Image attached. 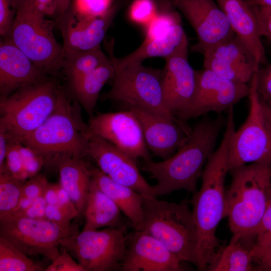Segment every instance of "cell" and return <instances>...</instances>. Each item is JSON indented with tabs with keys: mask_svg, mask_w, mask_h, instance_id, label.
<instances>
[{
	"mask_svg": "<svg viewBox=\"0 0 271 271\" xmlns=\"http://www.w3.org/2000/svg\"><path fill=\"white\" fill-rule=\"evenodd\" d=\"M235 130L234 114H227L221 142L209 158L201 175L199 190L189 203L198 232V269L206 270L220 248L216 236L217 226L225 217V181L229 172L227 161L231 138Z\"/></svg>",
	"mask_w": 271,
	"mask_h": 271,
	"instance_id": "1",
	"label": "cell"
},
{
	"mask_svg": "<svg viewBox=\"0 0 271 271\" xmlns=\"http://www.w3.org/2000/svg\"><path fill=\"white\" fill-rule=\"evenodd\" d=\"M226 121L219 116L214 119L205 116L172 156L160 162L144 161L141 169L157 180L153 186L156 196L181 189L193 194L198 191V181Z\"/></svg>",
	"mask_w": 271,
	"mask_h": 271,
	"instance_id": "2",
	"label": "cell"
},
{
	"mask_svg": "<svg viewBox=\"0 0 271 271\" xmlns=\"http://www.w3.org/2000/svg\"><path fill=\"white\" fill-rule=\"evenodd\" d=\"M225 191V217L231 238L251 249L265 210L271 186V163H252L229 171Z\"/></svg>",
	"mask_w": 271,
	"mask_h": 271,
	"instance_id": "3",
	"label": "cell"
},
{
	"mask_svg": "<svg viewBox=\"0 0 271 271\" xmlns=\"http://www.w3.org/2000/svg\"><path fill=\"white\" fill-rule=\"evenodd\" d=\"M79 105L76 101L72 103L59 89L52 112L21 144L43 156L45 164L53 166L66 157H86L89 129L83 120Z\"/></svg>",
	"mask_w": 271,
	"mask_h": 271,
	"instance_id": "4",
	"label": "cell"
},
{
	"mask_svg": "<svg viewBox=\"0 0 271 271\" xmlns=\"http://www.w3.org/2000/svg\"><path fill=\"white\" fill-rule=\"evenodd\" d=\"M15 18L6 37L45 75L61 74L63 46L54 36L55 22L46 18L34 0H15Z\"/></svg>",
	"mask_w": 271,
	"mask_h": 271,
	"instance_id": "5",
	"label": "cell"
},
{
	"mask_svg": "<svg viewBox=\"0 0 271 271\" xmlns=\"http://www.w3.org/2000/svg\"><path fill=\"white\" fill-rule=\"evenodd\" d=\"M143 196L141 230L161 242L181 261L189 262L198 268L197 229L188 204Z\"/></svg>",
	"mask_w": 271,
	"mask_h": 271,
	"instance_id": "6",
	"label": "cell"
},
{
	"mask_svg": "<svg viewBox=\"0 0 271 271\" xmlns=\"http://www.w3.org/2000/svg\"><path fill=\"white\" fill-rule=\"evenodd\" d=\"M58 89L49 79L0 99V131L9 142L22 143L47 119L56 106Z\"/></svg>",
	"mask_w": 271,
	"mask_h": 271,
	"instance_id": "7",
	"label": "cell"
},
{
	"mask_svg": "<svg viewBox=\"0 0 271 271\" xmlns=\"http://www.w3.org/2000/svg\"><path fill=\"white\" fill-rule=\"evenodd\" d=\"M112 62L114 73L112 87L104 95L106 99L121 103L128 109L137 108L166 117H176L166 103L162 71L142 63L119 66Z\"/></svg>",
	"mask_w": 271,
	"mask_h": 271,
	"instance_id": "8",
	"label": "cell"
},
{
	"mask_svg": "<svg viewBox=\"0 0 271 271\" xmlns=\"http://www.w3.org/2000/svg\"><path fill=\"white\" fill-rule=\"evenodd\" d=\"M126 226L120 228L78 231L61 240L85 271L121 269L124 259L127 235Z\"/></svg>",
	"mask_w": 271,
	"mask_h": 271,
	"instance_id": "9",
	"label": "cell"
},
{
	"mask_svg": "<svg viewBox=\"0 0 271 271\" xmlns=\"http://www.w3.org/2000/svg\"><path fill=\"white\" fill-rule=\"evenodd\" d=\"M64 229L47 219H32L13 214L0 217V237L28 256L54 260L60 253L61 240L77 232Z\"/></svg>",
	"mask_w": 271,
	"mask_h": 271,
	"instance_id": "10",
	"label": "cell"
},
{
	"mask_svg": "<svg viewBox=\"0 0 271 271\" xmlns=\"http://www.w3.org/2000/svg\"><path fill=\"white\" fill-rule=\"evenodd\" d=\"M256 72L249 84L247 117L242 125L235 130L231 138L227 161L229 172L244 164L271 163V133L266 125L256 90Z\"/></svg>",
	"mask_w": 271,
	"mask_h": 271,
	"instance_id": "11",
	"label": "cell"
},
{
	"mask_svg": "<svg viewBox=\"0 0 271 271\" xmlns=\"http://www.w3.org/2000/svg\"><path fill=\"white\" fill-rule=\"evenodd\" d=\"M196 89L191 100L175 115L183 122L209 112L220 114L249 93V85L226 80L204 68L196 70Z\"/></svg>",
	"mask_w": 271,
	"mask_h": 271,
	"instance_id": "12",
	"label": "cell"
},
{
	"mask_svg": "<svg viewBox=\"0 0 271 271\" xmlns=\"http://www.w3.org/2000/svg\"><path fill=\"white\" fill-rule=\"evenodd\" d=\"M87 124L91 132L134 159H151L142 126L131 110L98 112Z\"/></svg>",
	"mask_w": 271,
	"mask_h": 271,
	"instance_id": "13",
	"label": "cell"
},
{
	"mask_svg": "<svg viewBox=\"0 0 271 271\" xmlns=\"http://www.w3.org/2000/svg\"><path fill=\"white\" fill-rule=\"evenodd\" d=\"M87 156L90 157L96 167L113 181L129 187L143 196L157 197L153 186L140 173L137 160L90 130Z\"/></svg>",
	"mask_w": 271,
	"mask_h": 271,
	"instance_id": "14",
	"label": "cell"
},
{
	"mask_svg": "<svg viewBox=\"0 0 271 271\" xmlns=\"http://www.w3.org/2000/svg\"><path fill=\"white\" fill-rule=\"evenodd\" d=\"M188 20L197 37L193 50L203 54L234 33L214 0H171Z\"/></svg>",
	"mask_w": 271,
	"mask_h": 271,
	"instance_id": "15",
	"label": "cell"
},
{
	"mask_svg": "<svg viewBox=\"0 0 271 271\" xmlns=\"http://www.w3.org/2000/svg\"><path fill=\"white\" fill-rule=\"evenodd\" d=\"M118 10L113 5L105 14L95 17L77 15L69 8L58 16L56 25L63 40V53L84 51L100 46Z\"/></svg>",
	"mask_w": 271,
	"mask_h": 271,
	"instance_id": "16",
	"label": "cell"
},
{
	"mask_svg": "<svg viewBox=\"0 0 271 271\" xmlns=\"http://www.w3.org/2000/svg\"><path fill=\"white\" fill-rule=\"evenodd\" d=\"M181 261L161 242L144 231L127 235L122 271H181Z\"/></svg>",
	"mask_w": 271,
	"mask_h": 271,
	"instance_id": "17",
	"label": "cell"
},
{
	"mask_svg": "<svg viewBox=\"0 0 271 271\" xmlns=\"http://www.w3.org/2000/svg\"><path fill=\"white\" fill-rule=\"evenodd\" d=\"M188 48L186 44L165 58L162 73L166 103L174 115L188 105L196 89V70L189 62Z\"/></svg>",
	"mask_w": 271,
	"mask_h": 271,
	"instance_id": "18",
	"label": "cell"
},
{
	"mask_svg": "<svg viewBox=\"0 0 271 271\" xmlns=\"http://www.w3.org/2000/svg\"><path fill=\"white\" fill-rule=\"evenodd\" d=\"M138 118L147 147L154 155L165 160L185 142L191 128L176 117H166L130 108Z\"/></svg>",
	"mask_w": 271,
	"mask_h": 271,
	"instance_id": "19",
	"label": "cell"
},
{
	"mask_svg": "<svg viewBox=\"0 0 271 271\" xmlns=\"http://www.w3.org/2000/svg\"><path fill=\"white\" fill-rule=\"evenodd\" d=\"M50 79L10 39L0 43V99Z\"/></svg>",
	"mask_w": 271,
	"mask_h": 271,
	"instance_id": "20",
	"label": "cell"
},
{
	"mask_svg": "<svg viewBox=\"0 0 271 271\" xmlns=\"http://www.w3.org/2000/svg\"><path fill=\"white\" fill-rule=\"evenodd\" d=\"M234 33L254 57L256 63L267 64L257 18L252 7L245 0H216Z\"/></svg>",
	"mask_w": 271,
	"mask_h": 271,
	"instance_id": "21",
	"label": "cell"
},
{
	"mask_svg": "<svg viewBox=\"0 0 271 271\" xmlns=\"http://www.w3.org/2000/svg\"><path fill=\"white\" fill-rule=\"evenodd\" d=\"M188 40L181 23L174 27L166 35L152 40H144L133 52L121 58H116L113 52V41L105 42V48L111 61L119 66L142 63L146 59L162 57L166 58L177 51Z\"/></svg>",
	"mask_w": 271,
	"mask_h": 271,
	"instance_id": "22",
	"label": "cell"
},
{
	"mask_svg": "<svg viewBox=\"0 0 271 271\" xmlns=\"http://www.w3.org/2000/svg\"><path fill=\"white\" fill-rule=\"evenodd\" d=\"M91 178L119 207L134 230H141L143 224L144 196L133 189L109 178L97 167L87 163Z\"/></svg>",
	"mask_w": 271,
	"mask_h": 271,
	"instance_id": "23",
	"label": "cell"
},
{
	"mask_svg": "<svg viewBox=\"0 0 271 271\" xmlns=\"http://www.w3.org/2000/svg\"><path fill=\"white\" fill-rule=\"evenodd\" d=\"M121 210L117 205L97 185L91 178L83 211L86 230L101 228H120L123 222Z\"/></svg>",
	"mask_w": 271,
	"mask_h": 271,
	"instance_id": "24",
	"label": "cell"
},
{
	"mask_svg": "<svg viewBox=\"0 0 271 271\" xmlns=\"http://www.w3.org/2000/svg\"><path fill=\"white\" fill-rule=\"evenodd\" d=\"M55 166L60 176V184L67 192L79 214L83 213L91 179L87 163L83 158L66 157Z\"/></svg>",
	"mask_w": 271,
	"mask_h": 271,
	"instance_id": "25",
	"label": "cell"
},
{
	"mask_svg": "<svg viewBox=\"0 0 271 271\" xmlns=\"http://www.w3.org/2000/svg\"><path fill=\"white\" fill-rule=\"evenodd\" d=\"M114 73V66L109 58L106 62L70 84L76 101L85 110L89 117L94 114L102 88L112 79Z\"/></svg>",
	"mask_w": 271,
	"mask_h": 271,
	"instance_id": "26",
	"label": "cell"
},
{
	"mask_svg": "<svg viewBox=\"0 0 271 271\" xmlns=\"http://www.w3.org/2000/svg\"><path fill=\"white\" fill-rule=\"evenodd\" d=\"M109 59L100 46L87 51L64 52L61 74L71 84Z\"/></svg>",
	"mask_w": 271,
	"mask_h": 271,
	"instance_id": "27",
	"label": "cell"
},
{
	"mask_svg": "<svg viewBox=\"0 0 271 271\" xmlns=\"http://www.w3.org/2000/svg\"><path fill=\"white\" fill-rule=\"evenodd\" d=\"M206 270L211 271L255 270L251 249L231 238L229 244L219 249L213 261Z\"/></svg>",
	"mask_w": 271,
	"mask_h": 271,
	"instance_id": "28",
	"label": "cell"
},
{
	"mask_svg": "<svg viewBox=\"0 0 271 271\" xmlns=\"http://www.w3.org/2000/svg\"><path fill=\"white\" fill-rule=\"evenodd\" d=\"M203 56L204 68L211 70L223 78L235 83L247 84L259 69L251 64L230 62L209 56Z\"/></svg>",
	"mask_w": 271,
	"mask_h": 271,
	"instance_id": "29",
	"label": "cell"
},
{
	"mask_svg": "<svg viewBox=\"0 0 271 271\" xmlns=\"http://www.w3.org/2000/svg\"><path fill=\"white\" fill-rule=\"evenodd\" d=\"M203 54L225 61L251 64L259 68L254 57L235 34Z\"/></svg>",
	"mask_w": 271,
	"mask_h": 271,
	"instance_id": "30",
	"label": "cell"
},
{
	"mask_svg": "<svg viewBox=\"0 0 271 271\" xmlns=\"http://www.w3.org/2000/svg\"><path fill=\"white\" fill-rule=\"evenodd\" d=\"M41 264L0 237V271L45 270Z\"/></svg>",
	"mask_w": 271,
	"mask_h": 271,
	"instance_id": "31",
	"label": "cell"
},
{
	"mask_svg": "<svg viewBox=\"0 0 271 271\" xmlns=\"http://www.w3.org/2000/svg\"><path fill=\"white\" fill-rule=\"evenodd\" d=\"M26 181L14 177L8 170L0 173V217L14 211Z\"/></svg>",
	"mask_w": 271,
	"mask_h": 271,
	"instance_id": "32",
	"label": "cell"
},
{
	"mask_svg": "<svg viewBox=\"0 0 271 271\" xmlns=\"http://www.w3.org/2000/svg\"><path fill=\"white\" fill-rule=\"evenodd\" d=\"M181 23L180 15L176 11L158 13L147 26L145 40H152L167 35L176 25Z\"/></svg>",
	"mask_w": 271,
	"mask_h": 271,
	"instance_id": "33",
	"label": "cell"
},
{
	"mask_svg": "<svg viewBox=\"0 0 271 271\" xmlns=\"http://www.w3.org/2000/svg\"><path fill=\"white\" fill-rule=\"evenodd\" d=\"M112 0H72L69 8L75 14L86 17L103 15L112 6Z\"/></svg>",
	"mask_w": 271,
	"mask_h": 271,
	"instance_id": "34",
	"label": "cell"
},
{
	"mask_svg": "<svg viewBox=\"0 0 271 271\" xmlns=\"http://www.w3.org/2000/svg\"><path fill=\"white\" fill-rule=\"evenodd\" d=\"M158 14L153 0H134L129 10V17L134 23L147 26Z\"/></svg>",
	"mask_w": 271,
	"mask_h": 271,
	"instance_id": "35",
	"label": "cell"
},
{
	"mask_svg": "<svg viewBox=\"0 0 271 271\" xmlns=\"http://www.w3.org/2000/svg\"><path fill=\"white\" fill-rule=\"evenodd\" d=\"M19 144L9 142L6 157V167L9 172L14 177L27 180L22 157L19 149Z\"/></svg>",
	"mask_w": 271,
	"mask_h": 271,
	"instance_id": "36",
	"label": "cell"
},
{
	"mask_svg": "<svg viewBox=\"0 0 271 271\" xmlns=\"http://www.w3.org/2000/svg\"><path fill=\"white\" fill-rule=\"evenodd\" d=\"M18 146L28 179L39 173L45 164V160L43 156L31 148L22 144H19Z\"/></svg>",
	"mask_w": 271,
	"mask_h": 271,
	"instance_id": "37",
	"label": "cell"
},
{
	"mask_svg": "<svg viewBox=\"0 0 271 271\" xmlns=\"http://www.w3.org/2000/svg\"><path fill=\"white\" fill-rule=\"evenodd\" d=\"M256 90L260 101L271 105V63L256 72Z\"/></svg>",
	"mask_w": 271,
	"mask_h": 271,
	"instance_id": "38",
	"label": "cell"
},
{
	"mask_svg": "<svg viewBox=\"0 0 271 271\" xmlns=\"http://www.w3.org/2000/svg\"><path fill=\"white\" fill-rule=\"evenodd\" d=\"M62 248L59 255L45 268V271H85L66 249Z\"/></svg>",
	"mask_w": 271,
	"mask_h": 271,
	"instance_id": "39",
	"label": "cell"
},
{
	"mask_svg": "<svg viewBox=\"0 0 271 271\" xmlns=\"http://www.w3.org/2000/svg\"><path fill=\"white\" fill-rule=\"evenodd\" d=\"M255 245H271V186L265 210L257 233Z\"/></svg>",
	"mask_w": 271,
	"mask_h": 271,
	"instance_id": "40",
	"label": "cell"
},
{
	"mask_svg": "<svg viewBox=\"0 0 271 271\" xmlns=\"http://www.w3.org/2000/svg\"><path fill=\"white\" fill-rule=\"evenodd\" d=\"M74 217L67 211L58 205L48 204L46 209V218L60 227L69 230L74 226L71 221Z\"/></svg>",
	"mask_w": 271,
	"mask_h": 271,
	"instance_id": "41",
	"label": "cell"
},
{
	"mask_svg": "<svg viewBox=\"0 0 271 271\" xmlns=\"http://www.w3.org/2000/svg\"><path fill=\"white\" fill-rule=\"evenodd\" d=\"M48 183L46 178L39 173L26 180L23 187L22 196L33 199L43 196Z\"/></svg>",
	"mask_w": 271,
	"mask_h": 271,
	"instance_id": "42",
	"label": "cell"
},
{
	"mask_svg": "<svg viewBox=\"0 0 271 271\" xmlns=\"http://www.w3.org/2000/svg\"><path fill=\"white\" fill-rule=\"evenodd\" d=\"M255 270L271 271V245H254L251 249Z\"/></svg>",
	"mask_w": 271,
	"mask_h": 271,
	"instance_id": "43",
	"label": "cell"
},
{
	"mask_svg": "<svg viewBox=\"0 0 271 271\" xmlns=\"http://www.w3.org/2000/svg\"><path fill=\"white\" fill-rule=\"evenodd\" d=\"M257 20L261 37L271 43V8L265 6L252 7Z\"/></svg>",
	"mask_w": 271,
	"mask_h": 271,
	"instance_id": "44",
	"label": "cell"
},
{
	"mask_svg": "<svg viewBox=\"0 0 271 271\" xmlns=\"http://www.w3.org/2000/svg\"><path fill=\"white\" fill-rule=\"evenodd\" d=\"M15 10L9 0H0V34L5 37L15 18Z\"/></svg>",
	"mask_w": 271,
	"mask_h": 271,
	"instance_id": "45",
	"label": "cell"
},
{
	"mask_svg": "<svg viewBox=\"0 0 271 271\" xmlns=\"http://www.w3.org/2000/svg\"><path fill=\"white\" fill-rule=\"evenodd\" d=\"M47 205L43 196H41L36 198L33 203L26 210L14 215L32 219H46V209Z\"/></svg>",
	"mask_w": 271,
	"mask_h": 271,
	"instance_id": "46",
	"label": "cell"
},
{
	"mask_svg": "<svg viewBox=\"0 0 271 271\" xmlns=\"http://www.w3.org/2000/svg\"><path fill=\"white\" fill-rule=\"evenodd\" d=\"M57 191L58 198V205L69 212L74 218L79 215V213L74 203L60 183L57 185Z\"/></svg>",
	"mask_w": 271,
	"mask_h": 271,
	"instance_id": "47",
	"label": "cell"
},
{
	"mask_svg": "<svg viewBox=\"0 0 271 271\" xmlns=\"http://www.w3.org/2000/svg\"><path fill=\"white\" fill-rule=\"evenodd\" d=\"M34 2L46 16L57 14L60 0H34Z\"/></svg>",
	"mask_w": 271,
	"mask_h": 271,
	"instance_id": "48",
	"label": "cell"
},
{
	"mask_svg": "<svg viewBox=\"0 0 271 271\" xmlns=\"http://www.w3.org/2000/svg\"><path fill=\"white\" fill-rule=\"evenodd\" d=\"M9 141L3 132L0 131V173L7 170L6 167V157Z\"/></svg>",
	"mask_w": 271,
	"mask_h": 271,
	"instance_id": "49",
	"label": "cell"
},
{
	"mask_svg": "<svg viewBox=\"0 0 271 271\" xmlns=\"http://www.w3.org/2000/svg\"><path fill=\"white\" fill-rule=\"evenodd\" d=\"M57 185L49 183L44 191L43 196L47 204H58Z\"/></svg>",
	"mask_w": 271,
	"mask_h": 271,
	"instance_id": "50",
	"label": "cell"
},
{
	"mask_svg": "<svg viewBox=\"0 0 271 271\" xmlns=\"http://www.w3.org/2000/svg\"><path fill=\"white\" fill-rule=\"evenodd\" d=\"M35 200V199L22 196L16 208L12 214H17L24 211L33 203Z\"/></svg>",
	"mask_w": 271,
	"mask_h": 271,
	"instance_id": "51",
	"label": "cell"
},
{
	"mask_svg": "<svg viewBox=\"0 0 271 271\" xmlns=\"http://www.w3.org/2000/svg\"><path fill=\"white\" fill-rule=\"evenodd\" d=\"M261 103L264 118L269 132L271 133V105Z\"/></svg>",
	"mask_w": 271,
	"mask_h": 271,
	"instance_id": "52",
	"label": "cell"
},
{
	"mask_svg": "<svg viewBox=\"0 0 271 271\" xmlns=\"http://www.w3.org/2000/svg\"><path fill=\"white\" fill-rule=\"evenodd\" d=\"M72 0H60L57 14L60 16L66 12L70 7Z\"/></svg>",
	"mask_w": 271,
	"mask_h": 271,
	"instance_id": "53",
	"label": "cell"
},
{
	"mask_svg": "<svg viewBox=\"0 0 271 271\" xmlns=\"http://www.w3.org/2000/svg\"><path fill=\"white\" fill-rule=\"evenodd\" d=\"M250 7L265 6L271 8V0H245Z\"/></svg>",
	"mask_w": 271,
	"mask_h": 271,
	"instance_id": "54",
	"label": "cell"
},
{
	"mask_svg": "<svg viewBox=\"0 0 271 271\" xmlns=\"http://www.w3.org/2000/svg\"><path fill=\"white\" fill-rule=\"evenodd\" d=\"M10 2H11V4L13 5V6L14 7V2L15 1V0H9Z\"/></svg>",
	"mask_w": 271,
	"mask_h": 271,
	"instance_id": "55",
	"label": "cell"
}]
</instances>
